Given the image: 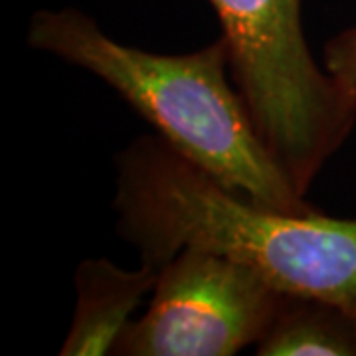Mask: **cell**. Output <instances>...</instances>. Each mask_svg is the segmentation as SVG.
Returning <instances> with one entry per match:
<instances>
[{
  "mask_svg": "<svg viewBox=\"0 0 356 356\" xmlns=\"http://www.w3.org/2000/svg\"><path fill=\"white\" fill-rule=\"evenodd\" d=\"M26 42L95 76L156 135L229 191L291 214L317 208L269 151L229 70L228 40L186 54H154L111 38L79 8H40Z\"/></svg>",
  "mask_w": 356,
  "mask_h": 356,
  "instance_id": "cell-2",
  "label": "cell"
},
{
  "mask_svg": "<svg viewBox=\"0 0 356 356\" xmlns=\"http://www.w3.org/2000/svg\"><path fill=\"white\" fill-rule=\"evenodd\" d=\"M280 299L252 267L186 248L159 271L147 311L129 323L111 355L234 356L259 343Z\"/></svg>",
  "mask_w": 356,
  "mask_h": 356,
  "instance_id": "cell-4",
  "label": "cell"
},
{
  "mask_svg": "<svg viewBox=\"0 0 356 356\" xmlns=\"http://www.w3.org/2000/svg\"><path fill=\"white\" fill-rule=\"evenodd\" d=\"M229 70L275 161L307 194L356 123V109L311 54L303 0H208Z\"/></svg>",
  "mask_w": 356,
  "mask_h": 356,
  "instance_id": "cell-3",
  "label": "cell"
},
{
  "mask_svg": "<svg viewBox=\"0 0 356 356\" xmlns=\"http://www.w3.org/2000/svg\"><path fill=\"white\" fill-rule=\"evenodd\" d=\"M257 356H356V318L311 295L281 293Z\"/></svg>",
  "mask_w": 356,
  "mask_h": 356,
  "instance_id": "cell-6",
  "label": "cell"
},
{
  "mask_svg": "<svg viewBox=\"0 0 356 356\" xmlns=\"http://www.w3.org/2000/svg\"><path fill=\"white\" fill-rule=\"evenodd\" d=\"M323 65L356 109V26L339 32L325 44Z\"/></svg>",
  "mask_w": 356,
  "mask_h": 356,
  "instance_id": "cell-7",
  "label": "cell"
},
{
  "mask_svg": "<svg viewBox=\"0 0 356 356\" xmlns=\"http://www.w3.org/2000/svg\"><path fill=\"white\" fill-rule=\"evenodd\" d=\"M115 229L161 271L196 248L255 269L277 291L311 295L356 318V220L291 214L229 191L156 133L115 156Z\"/></svg>",
  "mask_w": 356,
  "mask_h": 356,
  "instance_id": "cell-1",
  "label": "cell"
},
{
  "mask_svg": "<svg viewBox=\"0 0 356 356\" xmlns=\"http://www.w3.org/2000/svg\"><path fill=\"white\" fill-rule=\"evenodd\" d=\"M156 277L159 271L143 264L123 269L107 257L83 259L74 275L76 309L60 355H111L135 309L153 293Z\"/></svg>",
  "mask_w": 356,
  "mask_h": 356,
  "instance_id": "cell-5",
  "label": "cell"
}]
</instances>
